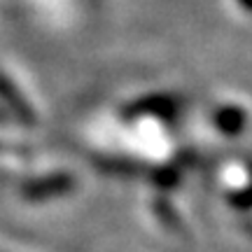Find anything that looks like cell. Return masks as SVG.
Masks as SVG:
<instances>
[{
	"label": "cell",
	"mask_w": 252,
	"mask_h": 252,
	"mask_svg": "<svg viewBox=\"0 0 252 252\" xmlns=\"http://www.w3.org/2000/svg\"><path fill=\"white\" fill-rule=\"evenodd\" d=\"M72 189V178L65 173H56V175H47L40 180H28L21 187V194L28 201H45L52 196H61L65 191Z\"/></svg>",
	"instance_id": "6da1fadb"
},
{
	"label": "cell",
	"mask_w": 252,
	"mask_h": 252,
	"mask_svg": "<svg viewBox=\"0 0 252 252\" xmlns=\"http://www.w3.org/2000/svg\"><path fill=\"white\" fill-rule=\"evenodd\" d=\"M0 100L7 105V110L19 119V122H21V124L33 126L37 122L33 108H31L26 100H24V96L14 89V84H12V82H9L2 72H0Z\"/></svg>",
	"instance_id": "7a4b0ae2"
},
{
	"label": "cell",
	"mask_w": 252,
	"mask_h": 252,
	"mask_svg": "<svg viewBox=\"0 0 252 252\" xmlns=\"http://www.w3.org/2000/svg\"><path fill=\"white\" fill-rule=\"evenodd\" d=\"M0 152H2V145H0Z\"/></svg>",
	"instance_id": "3957f363"
}]
</instances>
